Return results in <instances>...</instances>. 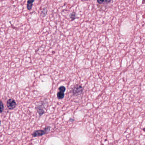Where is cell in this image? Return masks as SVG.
<instances>
[{"label":"cell","instance_id":"obj_9","mask_svg":"<svg viewBox=\"0 0 145 145\" xmlns=\"http://www.w3.org/2000/svg\"><path fill=\"white\" fill-rule=\"evenodd\" d=\"M4 105L3 103L1 100H0V113H2L4 111Z\"/></svg>","mask_w":145,"mask_h":145},{"label":"cell","instance_id":"obj_1","mask_svg":"<svg viewBox=\"0 0 145 145\" xmlns=\"http://www.w3.org/2000/svg\"><path fill=\"white\" fill-rule=\"evenodd\" d=\"M50 129L51 127L50 126H47L44 128V129L38 130L34 132L32 134V135L33 137H40L47 134L50 131Z\"/></svg>","mask_w":145,"mask_h":145},{"label":"cell","instance_id":"obj_3","mask_svg":"<svg viewBox=\"0 0 145 145\" xmlns=\"http://www.w3.org/2000/svg\"><path fill=\"white\" fill-rule=\"evenodd\" d=\"M6 105L9 110H12L16 107L17 104L15 100H14L13 99L10 98L7 100L6 102Z\"/></svg>","mask_w":145,"mask_h":145},{"label":"cell","instance_id":"obj_5","mask_svg":"<svg viewBox=\"0 0 145 145\" xmlns=\"http://www.w3.org/2000/svg\"><path fill=\"white\" fill-rule=\"evenodd\" d=\"M44 108V104H42L41 105H38L36 106V110H37V112L39 114L40 117L43 114H44L45 113Z\"/></svg>","mask_w":145,"mask_h":145},{"label":"cell","instance_id":"obj_4","mask_svg":"<svg viewBox=\"0 0 145 145\" xmlns=\"http://www.w3.org/2000/svg\"><path fill=\"white\" fill-rule=\"evenodd\" d=\"M66 91V88L63 86H61L58 88V92H57V98L58 99H62L64 97V92Z\"/></svg>","mask_w":145,"mask_h":145},{"label":"cell","instance_id":"obj_2","mask_svg":"<svg viewBox=\"0 0 145 145\" xmlns=\"http://www.w3.org/2000/svg\"><path fill=\"white\" fill-rule=\"evenodd\" d=\"M83 88L80 85H77L75 86L71 90V92L74 95H80L83 92Z\"/></svg>","mask_w":145,"mask_h":145},{"label":"cell","instance_id":"obj_7","mask_svg":"<svg viewBox=\"0 0 145 145\" xmlns=\"http://www.w3.org/2000/svg\"><path fill=\"white\" fill-rule=\"evenodd\" d=\"M99 4H106L110 2L111 0H97Z\"/></svg>","mask_w":145,"mask_h":145},{"label":"cell","instance_id":"obj_6","mask_svg":"<svg viewBox=\"0 0 145 145\" xmlns=\"http://www.w3.org/2000/svg\"><path fill=\"white\" fill-rule=\"evenodd\" d=\"M35 0H28L27 2V5L26 7L29 11L31 10L32 9V6H33V3L35 2Z\"/></svg>","mask_w":145,"mask_h":145},{"label":"cell","instance_id":"obj_10","mask_svg":"<svg viewBox=\"0 0 145 145\" xmlns=\"http://www.w3.org/2000/svg\"><path fill=\"white\" fill-rule=\"evenodd\" d=\"M1 120H0V126H1Z\"/></svg>","mask_w":145,"mask_h":145},{"label":"cell","instance_id":"obj_8","mask_svg":"<svg viewBox=\"0 0 145 145\" xmlns=\"http://www.w3.org/2000/svg\"><path fill=\"white\" fill-rule=\"evenodd\" d=\"M70 18L71 19V21L74 20L75 18H76V13L75 12H72V13L70 14Z\"/></svg>","mask_w":145,"mask_h":145}]
</instances>
